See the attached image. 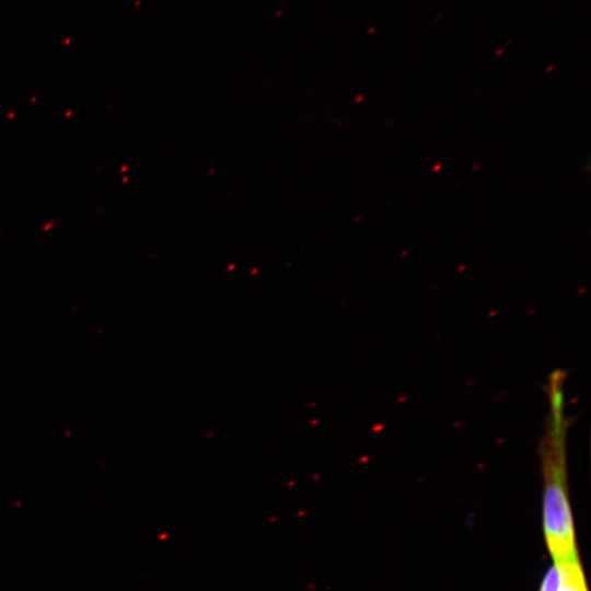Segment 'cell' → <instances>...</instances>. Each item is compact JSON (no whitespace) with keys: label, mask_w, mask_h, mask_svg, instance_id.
<instances>
[{"label":"cell","mask_w":591,"mask_h":591,"mask_svg":"<svg viewBox=\"0 0 591 591\" xmlns=\"http://www.w3.org/2000/svg\"><path fill=\"white\" fill-rule=\"evenodd\" d=\"M560 575L558 568L553 564L545 572L538 591H559Z\"/></svg>","instance_id":"cell-3"},{"label":"cell","mask_w":591,"mask_h":591,"mask_svg":"<svg viewBox=\"0 0 591 591\" xmlns=\"http://www.w3.org/2000/svg\"><path fill=\"white\" fill-rule=\"evenodd\" d=\"M565 372L556 370L548 376V415L540 444L543 477L542 523L546 547L553 564L579 557L573 517L570 507L566 437L568 421L565 412Z\"/></svg>","instance_id":"cell-1"},{"label":"cell","mask_w":591,"mask_h":591,"mask_svg":"<svg viewBox=\"0 0 591 591\" xmlns=\"http://www.w3.org/2000/svg\"><path fill=\"white\" fill-rule=\"evenodd\" d=\"M554 565L560 575L559 591H589L580 557Z\"/></svg>","instance_id":"cell-2"}]
</instances>
